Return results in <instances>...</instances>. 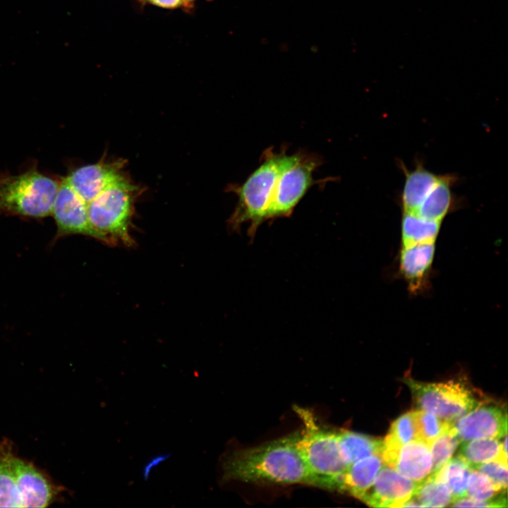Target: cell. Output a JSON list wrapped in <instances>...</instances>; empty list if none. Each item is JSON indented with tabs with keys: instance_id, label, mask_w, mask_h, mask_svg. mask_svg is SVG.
I'll list each match as a JSON object with an SVG mask.
<instances>
[{
	"instance_id": "1",
	"label": "cell",
	"mask_w": 508,
	"mask_h": 508,
	"mask_svg": "<svg viewBox=\"0 0 508 508\" xmlns=\"http://www.w3.org/2000/svg\"><path fill=\"white\" fill-rule=\"evenodd\" d=\"M298 433L262 445L236 450L221 461V481L317 486L298 446Z\"/></svg>"
},
{
	"instance_id": "2",
	"label": "cell",
	"mask_w": 508,
	"mask_h": 508,
	"mask_svg": "<svg viewBox=\"0 0 508 508\" xmlns=\"http://www.w3.org/2000/svg\"><path fill=\"white\" fill-rule=\"evenodd\" d=\"M302 430L298 433V448L317 480V487L335 490L347 468L339 449L337 430L323 427L309 409L295 406Z\"/></svg>"
},
{
	"instance_id": "3",
	"label": "cell",
	"mask_w": 508,
	"mask_h": 508,
	"mask_svg": "<svg viewBox=\"0 0 508 508\" xmlns=\"http://www.w3.org/2000/svg\"><path fill=\"white\" fill-rule=\"evenodd\" d=\"M140 192L123 174L87 203L89 220L102 242L127 246L134 244L130 228Z\"/></svg>"
},
{
	"instance_id": "4",
	"label": "cell",
	"mask_w": 508,
	"mask_h": 508,
	"mask_svg": "<svg viewBox=\"0 0 508 508\" xmlns=\"http://www.w3.org/2000/svg\"><path fill=\"white\" fill-rule=\"evenodd\" d=\"M60 179L32 167L19 174H0V214L40 219L52 214Z\"/></svg>"
},
{
	"instance_id": "5",
	"label": "cell",
	"mask_w": 508,
	"mask_h": 508,
	"mask_svg": "<svg viewBox=\"0 0 508 508\" xmlns=\"http://www.w3.org/2000/svg\"><path fill=\"white\" fill-rule=\"evenodd\" d=\"M271 149L264 153L261 164L238 186H232L238 196L236 207L229 219L231 228L237 229L242 224L250 223L253 235L262 222L267 220L273 186L277 178L282 157Z\"/></svg>"
},
{
	"instance_id": "6",
	"label": "cell",
	"mask_w": 508,
	"mask_h": 508,
	"mask_svg": "<svg viewBox=\"0 0 508 508\" xmlns=\"http://www.w3.org/2000/svg\"><path fill=\"white\" fill-rule=\"evenodd\" d=\"M417 410H423L453 422L486 401L480 392L462 378L440 382H423L410 376L404 377Z\"/></svg>"
},
{
	"instance_id": "7",
	"label": "cell",
	"mask_w": 508,
	"mask_h": 508,
	"mask_svg": "<svg viewBox=\"0 0 508 508\" xmlns=\"http://www.w3.org/2000/svg\"><path fill=\"white\" fill-rule=\"evenodd\" d=\"M320 162V158L314 154H283L272 189L267 220L287 217L292 213L306 193L315 183L313 174Z\"/></svg>"
},
{
	"instance_id": "8",
	"label": "cell",
	"mask_w": 508,
	"mask_h": 508,
	"mask_svg": "<svg viewBox=\"0 0 508 508\" xmlns=\"http://www.w3.org/2000/svg\"><path fill=\"white\" fill-rule=\"evenodd\" d=\"M60 179L52 212L56 226L54 241L66 236L81 234L101 241L89 220L87 204L71 188L64 177Z\"/></svg>"
},
{
	"instance_id": "9",
	"label": "cell",
	"mask_w": 508,
	"mask_h": 508,
	"mask_svg": "<svg viewBox=\"0 0 508 508\" xmlns=\"http://www.w3.org/2000/svg\"><path fill=\"white\" fill-rule=\"evenodd\" d=\"M20 507H46L64 491L33 463L16 455L13 461Z\"/></svg>"
},
{
	"instance_id": "10",
	"label": "cell",
	"mask_w": 508,
	"mask_h": 508,
	"mask_svg": "<svg viewBox=\"0 0 508 508\" xmlns=\"http://www.w3.org/2000/svg\"><path fill=\"white\" fill-rule=\"evenodd\" d=\"M452 426L461 442L500 439L507 435V412L502 406L486 401L452 422Z\"/></svg>"
},
{
	"instance_id": "11",
	"label": "cell",
	"mask_w": 508,
	"mask_h": 508,
	"mask_svg": "<svg viewBox=\"0 0 508 508\" xmlns=\"http://www.w3.org/2000/svg\"><path fill=\"white\" fill-rule=\"evenodd\" d=\"M122 159L86 164L73 169L64 176L71 188L87 204L123 174Z\"/></svg>"
},
{
	"instance_id": "12",
	"label": "cell",
	"mask_w": 508,
	"mask_h": 508,
	"mask_svg": "<svg viewBox=\"0 0 508 508\" xmlns=\"http://www.w3.org/2000/svg\"><path fill=\"white\" fill-rule=\"evenodd\" d=\"M418 484L393 468L382 467L361 501L373 507H402Z\"/></svg>"
},
{
	"instance_id": "13",
	"label": "cell",
	"mask_w": 508,
	"mask_h": 508,
	"mask_svg": "<svg viewBox=\"0 0 508 508\" xmlns=\"http://www.w3.org/2000/svg\"><path fill=\"white\" fill-rule=\"evenodd\" d=\"M435 251V242L401 246L399 271L411 294L428 289Z\"/></svg>"
},
{
	"instance_id": "14",
	"label": "cell",
	"mask_w": 508,
	"mask_h": 508,
	"mask_svg": "<svg viewBox=\"0 0 508 508\" xmlns=\"http://www.w3.org/2000/svg\"><path fill=\"white\" fill-rule=\"evenodd\" d=\"M387 466L417 483L424 481L430 475L433 466L430 445L419 440L404 444Z\"/></svg>"
},
{
	"instance_id": "15",
	"label": "cell",
	"mask_w": 508,
	"mask_h": 508,
	"mask_svg": "<svg viewBox=\"0 0 508 508\" xmlns=\"http://www.w3.org/2000/svg\"><path fill=\"white\" fill-rule=\"evenodd\" d=\"M399 166L405 176L400 195L401 208L402 212L415 214L440 175L429 171L418 162L412 170L407 169L401 162Z\"/></svg>"
},
{
	"instance_id": "16",
	"label": "cell",
	"mask_w": 508,
	"mask_h": 508,
	"mask_svg": "<svg viewBox=\"0 0 508 508\" xmlns=\"http://www.w3.org/2000/svg\"><path fill=\"white\" fill-rule=\"evenodd\" d=\"M457 180L454 174L440 175L415 214L426 219L442 222L461 204L452 191V187Z\"/></svg>"
},
{
	"instance_id": "17",
	"label": "cell",
	"mask_w": 508,
	"mask_h": 508,
	"mask_svg": "<svg viewBox=\"0 0 508 508\" xmlns=\"http://www.w3.org/2000/svg\"><path fill=\"white\" fill-rule=\"evenodd\" d=\"M380 455L366 456L349 465L338 481L335 490L346 492L361 500L382 467Z\"/></svg>"
},
{
	"instance_id": "18",
	"label": "cell",
	"mask_w": 508,
	"mask_h": 508,
	"mask_svg": "<svg viewBox=\"0 0 508 508\" xmlns=\"http://www.w3.org/2000/svg\"><path fill=\"white\" fill-rule=\"evenodd\" d=\"M340 452L347 466L369 456L378 454L382 440L346 429L337 430Z\"/></svg>"
},
{
	"instance_id": "19",
	"label": "cell",
	"mask_w": 508,
	"mask_h": 508,
	"mask_svg": "<svg viewBox=\"0 0 508 508\" xmlns=\"http://www.w3.org/2000/svg\"><path fill=\"white\" fill-rule=\"evenodd\" d=\"M507 435L502 442L496 438L464 441L459 449L460 456L473 468L495 460L507 462Z\"/></svg>"
},
{
	"instance_id": "20",
	"label": "cell",
	"mask_w": 508,
	"mask_h": 508,
	"mask_svg": "<svg viewBox=\"0 0 508 508\" xmlns=\"http://www.w3.org/2000/svg\"><path fill=\"white\" fill-rule=\"evenodd\" d=\"M16 452L11 440H0V507H20L13 461Z\"/></svg>"
},
{
	"instance_id": "21",
	"label": "cell",
	"mask_w": 508,
	"mask_h": 508,
	"mask_svg": "<svg viewBox=\"0 0 508 508\" xmlns=\"http://www.w3.org/2000/svg\"><path fill=\"white\" fill-rule=\"evenodd\" d=\"M442 222L424 219L408 212H402L401 220V246L435 242Z\"/></svg>"
},
{
	"instance_id": "22",
	"label": "cell",
	"mask_w": 508,
	"mask_h": 508,
	"mask_svg": "<svg viewBox=\"0 0 508 508\" xmlns=\"http://www.w3.org/2000/svg\"><path fill=\"white\" fill-rule=\"evenodd\" d=\"M472 468L460 456L450 459L434 476L450 490L454 500L466 496V488ZM453 500V501H454Z\"/></svg>"
},
{
	"instance_id": "23",
	"label": "cell",
	"mask_w": 508,
	"mask_h": 508,
	"mask_svg": "<svg viewBox=\"0 0 508 508\" xmlns=\"http://www.w3.org/2000/svg\"><path fill=\"white\" fill-rule=\"evenodd\" d=\"M418 440L415 411H409L394 420L382 440L380 453L396 452L404 444Z\"/></svg>"
},
{
	"instance_id": "24",
	"label": "cell",
	"mask_w": 508,
	"mask_h": 508,
	"mask_svg": "<svg viewBox=\"0 0 508 508\" xmlns=\"http://www.w3.org/2000/svg\"><path fill=\"white\" fill-rule=\"evenodd\" d=\"M411 498L416 507H447L454 500L449 488L444 483L430 476L418 484Z\"/></svg>"
},
{
	"instance_id": "25",
	"label": "cell",
	"mask_w": 508,
	"mask_h": 508,
	"mask_svg": "<svg viewBox=\"0 0 508 508\" xmlns=\"http://www.w3.org/2000/svg\"><path fill=\"white\" fill-rule=\"evenodd\" d=\"M460 442L452 426L430 445L433 466L429 476H434L451 459Z\"/></svg>"
},
{
	"instance_id": "26",
	"label": "cell",
	"mask_w": 508,
	"mask_h": 508,
	"mask_svg": "<svg viewBox=\"0 0 508 508\" xmlns=\"http://www.w3.org/2000/svg\"><path fill=\"white\" fill-rule=\"evenodd\" d=\"M415 419L418 440L428 445L452 427V422L423 410L415 411Z\"/></svg>"
},
{
	"instance_id": "27",
	"label": "cell",
	"mask_w": 508,
	"mask_h": 508,
	"mask_svg": "<svg viewBox=\"0 0 508 508\" xmlns=\"http://www.w3.org/2000/svg\"><path fill=\"white\" fill-rule=\"evenodd\" d=\"M485 475L472 469L469 475L466 495L476 500H488L502 494Z\"/></svg>"
},
{
	"instance_id": "28",
	"label": "cell",
	"mask_w": 508,
	"mask_h": 508,
	"mask_svg": "<svg viewBox=\"0 0 508 508\" xmlns=\"http://www.w3.org/2000/svg\"><path fill=\"white\" fill-rule=\"evenodd\" d=\"M472 469L485 475L499 489L506 492L507 487V462L495 460L477 465Z\"/></svg>"
},
{
	"instance_id": "29",
	"label": "cell",
	"mask_w": 508,
	"mask_h": 508,
	"mask_svg": "<svg viewBox=\"0 0 508 508\" xmlns=\"http://www.w3.org/2000/svg\"><path fill=\"white\" fill-rule=\"evenodd\" d=\"M507 497L502 494L488 500H476L470 497H460L454 500L451 507H507Z\"/></svg>"
},
{
	"instance_id": "30",
	"label": "cell",
	"mask_w": 508,
	"mask_h": 508,
	"mask_svg": "<svg viewBox=\"0 0 508 508\" xmlns=\"http://www.w3.org/2000/svg\"><path fill=\"white\" fill-rule=\"evenodd\" d=\"M143 6L152 5L165 9H181L190 11L188 6L182 0H138Z\"/></svg>"
},
{
	"instance_id": "31",
	"label": "cell",
	"mask_w": 508,
	"mask_h": 508,
	"mask_svg": "<svg viewBox=\"0 0 508 508\" xmlns=\"http://www.w3.org/2000/svg\"><path fill=\"white\" fill-rule=\"evenodd\" d=\"M170 456V454H162L152 457L143 466V477L145 480L149 478L151 469Z\"/></svg>"
},
{
	"instance_id": "32",
	"label": "cell",
	"mask_w": 508,
	"mask_h": 508,
	"mask_svg": "<svg viewBox=\"0 0 508 508\" xmlns=\"http://www.w3.org/2000/svg\"><path fill=\"white\" fill-rule=\"evenodd\" d=\"M182 1L188 6V7L190 8V10L192 11V9L194 7L195 1H196L197 0H182ZM205 1H212V0H205Z\"/></svg>"
}]
</instances>
